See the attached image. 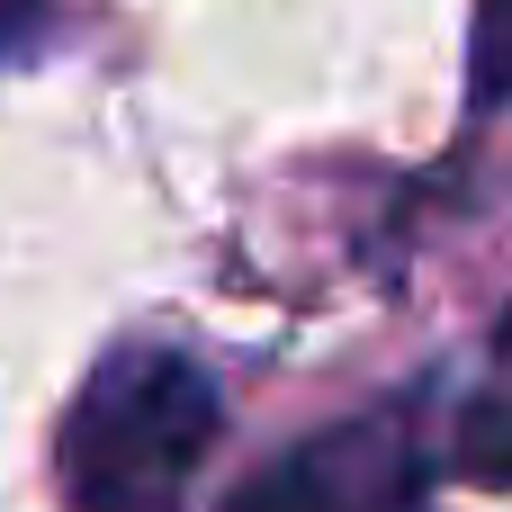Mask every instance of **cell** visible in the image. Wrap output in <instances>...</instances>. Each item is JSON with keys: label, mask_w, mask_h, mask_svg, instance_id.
<instances>
[{"label": "cell", "mask_w": 512, "mask_h": 512, "mask_svg": "<svg viewBox=\"0 0 512 512\" xmlns=\"http://www.w3.org/2000/svg\"><path fill=\"white\" fill-rule=\"evenodd\" d=\"M225 432L216 378L171 342H126L63 414L54 477L72 512H180Z\"/></svg>", "instance_id": "obj_1"}, {"label": "cell", "mask_w": 512, "mask_h": 512, "mask_svg": "<svg viewBox=\"0 0 512 512\" xmlns=\"http://www.w3.org/2000/svg\"><path fill=\"white\" fill-rule=\"evenodd\" d=\"M225 512H423V450L405 414H351L270 459Z\"/></svg>", "instance_id": "obj_2"}, {"label": "cell", "mask_w": 512, "mask_h": 512, "mask_svg": "<svg viewBox=\"0 0 512 512\" xmlns=\"http://www.w3.org/2000/svg\"><path fill=\"white\" fill-rule=\"evenodd\" d=\"M468 81H477V108H512V0H477Z\"/></svg>", "instance_id": "obj_3"}, {"label": "cell", "mask_w": 512, "mask_h": 512, "mask_svg": "<svg viewBox=\"0 0 512 512\" xmlns=\"http://www.w3.org/2000/svg\"><path fill=\"white\" fill-rule=\"evenodd\" d=\"M504 342H512V324H504Z\"/></svg>", "instance_id": "obj_4"}]
</instances>
